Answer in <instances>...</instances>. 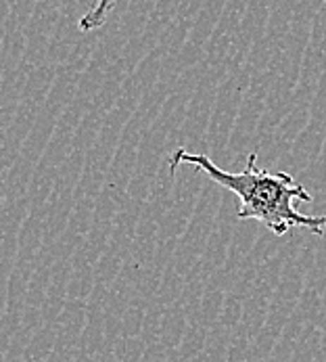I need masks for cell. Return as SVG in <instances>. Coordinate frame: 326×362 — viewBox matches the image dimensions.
I'll return each mask as SVG.
<instances>
[{
  "instance_id": "6da1fadb",
  "label": "cell",
  "mask_w": 326,
  "mask_h": 362,
  "mask_svg": "<svg viewBox=\"0 0 326 362\" xmlns=\"http://www.w3.org/2000/svg\"><path fill=\"white\" fill-rule=\"evenodd\" d=\"M178 165H195L210 176L216 185L234 193L239 199V220H258L276 237L286 235L291 228H306L314 235L326 233V216H306L295 209V202H312V195L301 182L286 172L272 174L258 165V156L247 157L243 172H226L203 153L176 149L169 157V172Z\"/></svg>"
},
{
  "instance_id": "7a4b0ae2",
  "label": "cell",
  "mask_w": 326,
  "mask_h": 362,
  "mask_svg": "<svg viewBox=\"0 0 326 362\" xmlns=\"http://www.w3.org/2000/svg\"><path fill=\"white\" fill-rule=\"evenodd\" d=\"M119 0H97V4L78 21V30L80 32H92L97 28H103L107 23L109 13L113 11V6Z\"/></svg>"
},
{
  "instance_id": "3957f363",
  "label": "cell",
  "mask_w": 326,
  "mask_h": 362,
  "mask_svg": "<svg viewBox=\"0 0 326 362\" xmlns=\"http://www.w3.org/2000/svg\"><path fill=\"white\" fill-rule=\"evenodd\" d=\"M325 2H326V0H325Z\"/></svg>"
}]
</instances>
